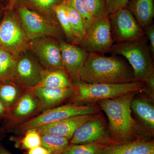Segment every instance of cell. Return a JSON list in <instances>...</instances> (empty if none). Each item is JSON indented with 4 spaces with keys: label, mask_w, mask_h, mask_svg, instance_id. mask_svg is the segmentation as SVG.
Returning <instances> with one entry per match:
<instances>
[{
    "label": "cell",
    "mask_w": 154,
    "mask_h": 154,
    "mask_svg": "<svg viewBox=\"0 0 154 154\" xmlns=\"http://www.w3.org/2000/svg\"><path fill=\"white\" fill-rule=\"evenodd\" d=\"M140 93L134 97L131 108L140 122V126L152 138L154 133V105L147 97L139 95Z\"/></svg>",
    "instance_id": "cell-17"
},
{
    "label": "cell",
    "mask_w": 154,
    "mask_h": 154,
    "mask_svg": "<svg viewBox=\"0 0 154 154\" xmlns=\"http://www.w3.org/2000/svg\"><path fill=\"white\" fill-rule=\"evenodd\" d=\"M26 90L13 81L0 84V100L9 110Z\"/></svg>",
    "instance_id": "cell-22"
},
{
    "label": "cell",
    "mask_w": 154,
    "mask_h": 154,
    "mask_svg": "<svg viewBox=\"0 0 154 154\" xmlns=\"http://www.w3.org/2000/svg\"><path fill=\"white\" fill-rule=\"evenodd\" d=\"M25 154H50L48 151L42 146L26 151Z\"/></svg>",
    "instance_id": "cell-34"
},
{
    "label": "cell",
    "mask_w": 154,
    "mask_h": 154,
    "mask_svg": "<svg viewBox=\"0 0 154 154\" xmlns=\"http://www.w3.org/2000/svg\"><path fill=\"white\" fill-rule=\"evenodd\" d=\"M147 37L129 42L113 44L110 52L124 57L132 68L137 82H145L154 75L152 57Z\"/></svg>",
    "instance_id": "cell-3"
},
{
    "label": "cell",
    "mask_w": 154,
    "mask_h": 154,
    "mask_svg": "<svg viewBox=\"0 0 154 154\" xmlns=\"http://www.w3.org/2000/svg\"><path fill=\"white\" fill-rule=\"evenodd\" d=\"M62 63L73 83L80 82L79 74L89 53L76 45L59 40Z\"/></svg>",
    "instance_id": "cell-14"
},
{
    "label": "cell",
    "mask_w": 154,
    "mask_h": 154,
    "mask_svg": "<svg viewBox=\"0 0 154 154\" xmlns=\"http://www.w3.org/2000/svg\"><path fill=\"white\" fill-rule=\"evenodd\" d=\"M75 85L74 83L64 69L51 70L43 69L42 73L41 81L36 87L66 88H71Z\"/></svg>",
    "instance_id": "cell-21"
},
{
    "label": "cell",
    "mask_w": 154,
    "mask_h": 154,
    "mask_svg": "<svg viewBox=\"0 0 154 154\" xmlns=\"http://www.w3.org/2000/svg\"><path fill=\"white\" fill-rule=\"evenodd\" d=\"M148 154H154V152H153L150 153H149Z\"/></svg>",
    "instance_id": "cell-41"
},
{
    "label": "cell",
    "mask_w": 154,
    "mask_h": 154,
    "mask_svg": "<svg viewBox=\"0 0 154 154\" xmlns=\"http://www.w3.org/2000/svg\"><path fill=\"white\" fill-rule=\"evenodd\" d=\"M0 154H13L0 143Z\"/></svg>",
    "instance_id": "cell-37"
},
{
    "label": "cell",
    "mask_w": 154,
    "mask_h": 154,
    "mask_svg": "<svg viewBox=\"0 0 154 154\" xmlns=\"http://www.w3.org/2000/svg\"><path fill=\"white\" fill-rule=\"evenodd\" d=\"M113 42L110 19L107 15L95 20L78 45L88 53L103 54L110 52Z\"/></svg>",
    "instance_id": "cell-8"
},
{
    "label": "cell",
    "mask_w": 154,
    "mask_h": 154,
    "mask_svg": "<svg viewBox=\"0 0 154 154\" xmlns=\"http://www.w3.org/2000/svg\"><path fill=\"white\" fill-rule=\"evenodd\" d=\"M67 4L73 8L80 14L85 22L87 30L92 25L95 19L91 16L84 0H66Z\"/></svg>",
    "instance_id": "cell-29"
},
{
    "label": "cell",
    "mask_w": 154,
    "mask_h": 154,
    "mask_svg": "<svg viewBox=\"0 0 154 154\" xmlns=\"http://www.w3.org/2000/svg\"><path fill=\"white\" fill-rule=\"evenodd\" d=\"M96 114L72 116L45 125L36 129L40 134L52 135L66 138L70 140L76 130Z\"/></svg>",
    "instance_id": "cell-16"
},
{
    "label": "cell",
    "mask_w": 154,
    "mask_h": 154,
    "mask_svg": "<svg viewBox=\"0 0 154 154\" xmlns=\"http://www.w3.org/2000/svg\"><path fill=\"white\" fill-rule=\"evenodd\" d=\"M109 135L108 125L101 112L81 125L69 140L71 144L113 143Z\"/></svg>",
    "instance_id": "cell-11"
},
{
    "label": "cell",
    "mask_w": 154,
    "mask_h": 154,
    "mask_svg": "<svg viewBox=\"0 0 154 154\" xmlns=\"http://www.w3.org/2000/svg\"><path fill=\"white\" fill-rule=\"evenodd\" d=\"M145 34L146 35L147 38L149 41L150 50L152 57L154 58V24L150 25L144 30Z\"/></svg>",
    "instance_id": "cell-32"
},
{
    "label": "cell",
    "mask_w": 154,
    "mask_h": 154,
    "mask_svg": "<svg viewBox=\"0 0 154 154\" xmlns=\"http://www.w3.org/2000/svg\"><path fill=\"white\" fill-rule=\"evenodd\" d=\"M41 112L40 104L35 94L31 89L26 90L9 110L1 127L5 133L12 132L17 127Z\"/></svg>",
    "instance_id": "cell-9"
},
{
    "label": "cell",
    "mask_w": 154,
    "mask_h": 154,
    "mask_svg": "<svg viewBox=\"0 0 154 154\" xmlns=\"http://www.w3.org/2000/svg\"><path fill=\"white\" fill-rule=\"evenodd\" d=\"M41 146L50 154H62L69 144V140L66 138L50 134H41Z\"/></svg>",
    "instance_id": "cell-26"
},
{
    "label": "cell",
    "mask_w": 154,
    "mask_h": 154,
    "mask_svg": "<svg viewBox=\"0 0 154 154\" xmlns=\"http://www.w3.org/2000/svg\"><path fill=\"white\" fill-rule=\"evenodd\" d=\"M29 40L51 36L59 40L65 37L59 24L54 23L33 11L21 5L15 8Z\"/></svg>",
    "instance_id": "cell-7"
},
{
    "label": "cell",
    "mask_w": 154,
    "mask_h": 154,
    "mask_svg": "<svg viewBox=\"0 0 154 154\" xmlns=\"http://www.w3.org/2000/svg\"><path fill=\"white\" fill-rule=\"evenodd\" d=\"M1 83H1V81H0V84H1Z\"/></svg>",
    "instance_id": "cell-42"
},
{
    "label": "cell",
    "mask_w": 154,
    "mask_h": 154,
    "mask_svg": "<svg viewBox=\"0 0 154 154\" xmlns=\"http://www.w3.org/2000/svg\"><path fill=\"white\" fill-rule=\"evenodd\" d=\"M127 7L143 30L152 24L154 0H130Z\"/></svg>",
    "instance_id": "cell-19"
},
{
    "label": "cell",
    "mask_w": 154,
    "mask_h": 154,
    "mask_svg": "<svg viewBox=\"0 0 154 154\" xmlns=\"http://www.w3.org/2000/svg\"><path fill=\"white\" fill-rule=\"evenodd\" d=\"M29 41L16 9H5L0 21V48L17 55L28 49Z\"/></svg>",
    "instance_id": "cell-6"
},
{
    "label": "cell",
    "mask_w": 154,
    "mask_h": 154,
    "mask_svg": "<svg viewBox=\"0 0 154 154\" xmlns=\"http://www.w3.org/2000/svg\"><path fill=\"white\" fill-rule=\"evenodd\" d=\"M77 88L75 96L69 102L80 105L95 104L101 100L113 99L133 91L144 92V82L124 84L74 83Z\"/></svg>",
    "instance_id": "cell-4"
},
{
    "label": "cell",
    "mask_w": 154,
    "mask_h": 154,
    "mask_svg": "<svg viewBox=\"0 0 154 154\" xmlns=\"http://www.w3.org/2000/svg\"><path fill=\"white\" fill-rule=\"evenodd\" d=\"M10 139L16 147L21 150L27 151L41 146V134L36 129L29 130L22 136L11 137Z\"/></svg>",
    "instance_id": "cell-24"
},
{
    "label": "cell",
    "mask_w": 154,
    "mask_h": 154,
    "mask_svg": "<svg viewBox=\"0 0 154 154\" xmlns=\"http://www.w3.org/2000/svg\"><path fill=\"white\" fill-rule=\"evenodd\" d=\"M145 93L151 96L152 99H154V75L149 78L144 82Z\"/></svg>",
    "instance_id": "cell-33"
},
{
    "label": "cell",
    "mask_w": 154,
    "mask_h": 154,
    "mask_svg": "<svg viewBox=\"0 0 154 154\" xmlns=\"http://www.w3.org/2000/svg\"><path fill=\"white\" fill-rule=\"evenodd\" d=\"M80 82L86 83L124 84L137 82L132 68L118 55L106 56L89 53L79 74Z\"/></svg>",
    "instance_id": "cell-2"
},
{
    "label": "cell",
    "mask_w": 154,
    "mask_h": 154,
    "mask_svg": "<svg viewBox=\"0 0 154 154\" xmlns=\"http://www.w3.org/2000/svg\"><path fill=\"white\" fill-rule=\"evenodd\" d=\"M28 49L35 54L44 69H63L59 40L51 36H43L29 41Z\"/></svg>",
    "instance_id": "cell-12"
},
{
    "label": "cell",
    "mask_w": 154,
    "mask_h": 154,
    "mask_svg": "<svg viewBox=\"0 0 154 154\" xmlns=\"http://www.w3.org/2000/svg\"><path fill=\"white\" fill-rule=\"evenodd\" d=\"M17 55L0 48V81L1 83L13 81L16 70Z\"/></svg>",
    "instance_id": "cell-23"
},
{
    "label": "cell",
    "mask_w": 154,
    "mask_h": 154,
    "mask_svg": "<svg viewBox=\"0 0 154 154\" xmlns=\"http://www.w3.org/2000/svg\"><path fill=\"white\" fill-rule=\"evenodd\" d=\"M107 145L101 143L69 144L62 154H100L103 149Z\"/></svg>",
    "instance_id": "cell-28"
},
{
    "label": "cell",
    "mask_w": 154,
    "mask_h": 154,
    "mask_svg": "<svg viewBox=\"0 0 154 154\" xmlns=\"http://www.w3.org/2000/svg\"><path fill=\"white\" fill-rule=\"evenodd\" d=\"M43 68L29 49L17 55L13 82L25 90L38 85L41 80Z\"/></svg>",
    "instance_id": "cell-13"
},
{
    "label": "cell",
    "mask_w": 154,
    "mask_h": 154,
    "mask_svg": "<svg viewBox=\"0 0 154 154\" xmlns=\"http://www.w3.org/2000/svg\"><path fill=\"white\" fill-rule=\"evenodd\" d=\"M66 0H20L19 5L37 13L45 19L59 24L55 13V8Z\"/></svg>",
    "instance_id": "cell-20"
},
{
    "label": "cell",
    "mask_w": 154,
    "mask_h": 154,
    "mask_svg": "<svg viewBox=\"0 0 154 154\" xmlns=\"http://www.w3.org/2000/svg\"><path fill=\"white\" fill-rule=\"evenodd\" d=\"M9 110L0 100V121L3 122L8 115Z\"/></svg>",
    "instance_id": "cell-35"
},
{
    "label": "cell",
    "mask_w": 154,
    "mask_h": 154,
    "mask_svg": "<svg viewBox=\"0 0 154 154\" xmlns=\"http://www.w3.org/2000/svg\"><path fill=\"white\" fill-rule=\"evenodd\" d=\"M5 6L3 5V3L0 2V21L2 20L4 12L5 11Z\"/></svg>",
    "instance_id": "cell-38"
},
{
    "label": "cell",
    "mask_w": 154,
    "mask_h": 154,
    "mask_svg": "<svg viewBox=\"0 0 154 154\" xmlns=\"http://www.w3.org/2000/svg\"><path fill=\"white\" fill-rule=\"evenodd\" d=\"M31 89L39 101L42 112L70 102L77 93L75 85L66 88L36 87Z\"/></svg>",
    "instance_id": "cell-15"
},
{
    "label": "cell",
    "mask_w": 154,
    "mask_h": 154,
    "mask_svg": "<svg viewBox=\"0 0 154 154\" xmlns=\"http://www.w3.org/2000/svg\"><path fill=\"white\" fill-rule=\"evenodd\" d=\"M113 41L117 43L129 42L140 39L145 36L140 26L127 7L109 14Z\"/></svg>",
    "instance_id": "cell-10"
},
{
    "label": "cell",
    "mask_w": 154,
    "mask_h": 154,
    "mask_svg": "<svg viewBox=\"0 0 154 154\" xmlns=\"http://www.w3.org/2000/svg\"><path fill=\"white\" fill-rule=\"evenodd\" d=\"M66 7L75 38V45H78L85 36L87 32L85 25L80 14L73 8L67 4L66 2Z\"/></svg>",
    "instance_id": "cell-25"
},
{
    "label": "cell",
    "mask_w": 154,
    "mask_h": 154,
    "mask_svg": "<svg viewBox=\"0 0 154 154\" xmlns=\"http://www.w3.org/2000/svg\"><path fill=\"white\" fill-rule=\"evenodd\" d=\"M154 152L153 140L140 138L107 145L100 154H148Z\"/></svg>",
    "instance_id": "cell-18"
},
{
    "label": "cell",
    "mask_w": 154,
    "mask_h": 154,
    "mask_svg": "<svg viewBox=\"0 0 154 154\" xmlns=\"http://www.w3.org/2000/svg\"><path fill=\"white\" fill-rule=\"evenodd\" d=\"M130 0H106L108 14H112L120 9L126 8Z\"/></svg>",
    "instance_id": "cell-31"
},
{
    "label": "cell",
    "mask_w": 154,
    "mask_h": 154,
    "mask_svg": "<svg viewBox=\"0 0 154 154\" xmlns=\"http://www.w3.org/2000/svg\"><path fill=\"white\" fill-rule=\"evenodd\" d=\"M95 20L108 15L106 0H84Z\"/></svg>",
    "instance_id": "cell-30"
},
{
    "label": "cell",
    "mask_w": 154,
    "mask_h": 154,
    "mask_svg": "<svg viewBox=\"0 0 154 154\" xmlns=\"http://www.w3.org/2000/svg\"><path fill=\"white\" fill-rule=\"evenodd\" d=\"M6 1H7V2H8V0H0V2H2L3 3L5 2Z\"/></svg>",
    "instance_id": "cell-40"
},
{
    "label": "cell",
    "mask_w": 154,
    "mask_h": 154,
    "mask_svg": "<svg viewBox=\"0 0 154 154\" xmlns=\"http://www.w3.org/2000/svg\"><path fill=\"white\" fill-rule=\"evenodd\" d=\"M139 91H133L113 99L97 102L107 116L108 130L114 142L135 140L140 138L152 140L132 116L131 105L133 99Z\"/></svg>",
    "instance_id": "cell-1"
},
{
    "label": "cell",
    "mask_w": 154,
    "mask_h": 154,
    "mask_svg": "<svg viewBox=\"0 0 154 154\" xmlns=\"http://www.w3.org/2000/svg\"><path fill=\"white\" fill-rule=\"evenodd\" d=\"M19 2L20 0H8L5 9L13 10L16 8L19 5Z\"/></svg>",
    "instance_id": "cell-36"
},
{
    "label": "cell",
    "mask_w": 154,
    "mask_h": 154,
    "mask_svg": "<svg viewBox=\"0 0 154 154\" xmlns=\"http://www.w3.org/2000/svg\"><path fill=\"white\" fill-rule=\"evenodd\" d=\"M101 109L97 103L80 105L72 102L59 105L44 110L38 115L17 127L12 133L22 136L27 131L78 115H92L100 113Z\"/></svg>",
    "instance_id": "cell-5"
},
{
    "label": "cell",
    "mask_w": 154,
    "mask_h": 154,
    "mask_svg": "<svg viewBox=\"0 0 154 154\" xmlns=\"http://www.w3.org/2000/svg\"><path fill=\"white\" fill-rule=\"evenodd\" d=\"M5 134V133L3 131L2 127L0 126V140L4 137Z\"/></svg>",
    "instance_id": "cell-39"
},
{
    "label": "cell",
    "mask_w": 154,
    "mask_h": 154,
    "mask_svg": "<svg viewBox=\"0 0 154 154\" xmlns=\"http://www.w3.org/2000/svg\"><path fill=\"white\" fill-rule=\"evenodd\" d=\"M66 2L57 6L54 11L58 22L63 31L66 38L68 41V42L75 44V38L69 20L66 7Z\"/></svg>",
    "instance_id": "cell-27"
}]
</instances>
